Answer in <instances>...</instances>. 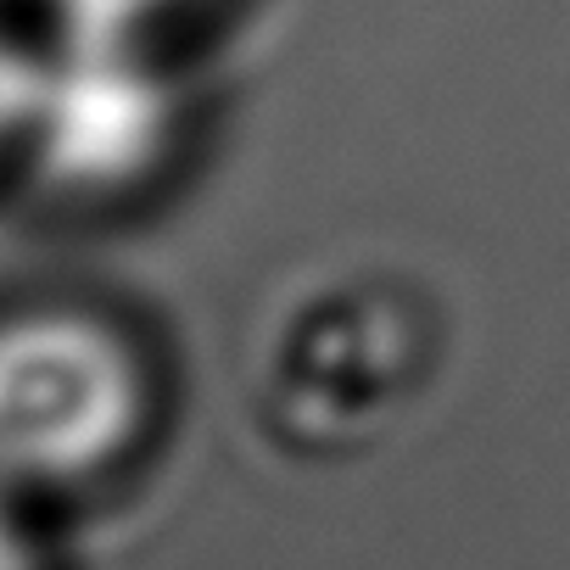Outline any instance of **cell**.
I'll use <instances>...</instances> for the list:
<instances>
[{
	"instance_id": "obj_2",
	"label": "cell",
	"mask_w": 570,
	"mask_h": 570,
	"mask_svg": "<svg viewBox=\"0 0 570 570\" xmlns=\"http://www.w3.org/2000/svg\"><path fill=\"white\" fill-rule=\"evenodd\" d=\"M185 140V90L163 35L35 29L12 168L62 202H124L146 190Z\"/></svg>"
},
{
	"instance_id": "obj_4",
	"label": "cell",
	"mask_w": 570,
	"mask_h": 570,
	"mask_svg": "<svg viewBox=\"0 0 570 570\" xmlns=\"http://www.w3.org/2000/svg\"><path fill=\"white\" fill-rule=\"evenodd\" d=\"M29 46H35V23L12 0H0V163L12 157V124H18V101H23Z\"/></svg>"
},
{
	"instance_id": "obj_1",
	"label": "cell",
	"mask_w": 570,
	"mask_h": 570,
	"mask_svg": "<svg viewBox=\"0 0 570 570\" xmlns=\"http://www.w3.org/2000/svg\"><path fill=\"white\" fill-rule=\"evenodd\" d=\"M157 375L101 308L23 303L0 314V492L18 503L112 481L151 436Z\"/></svg>"
},
{
	"instance_id": "obj_3",
	"label": "cell",
	"mask_w": 570,
	"mask_h": 570,
	"mask_svg": "<svg viewBox=\"0 0 570 570\" xmlns=\"http://www.w3.org/2000/svg\"><path fill=\"white\" fill-rule=\"evenodd\" d=\"M35 29H124V35H163L185 12L207 0H12Z\"/></svg>"
},
{
	"instance_id": "obj_5",
	"label": "cell",
	"mask_w": 570,
	"mask_h": 570,
	"mask_svg": "<svg viewBox=\"0 0 570 570\" xmlns=\"http://www.w3.org/2000/svg\"><path fill=\"white\" fill-rule=\"evenodd\" d=\"M0 570H51L29 525V503H18L12 492H0Z\"/></svg>"
}]
</instances>
